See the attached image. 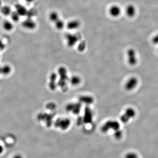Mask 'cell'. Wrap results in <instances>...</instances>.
Listing matches in <instances>:
<instances>
[{
  "mask_svg": "<svg viewBox=\"0 0 158 158\" xmlns=\"http://www.w3.org/2000/svg\"><path fill=\"white\" fill-rule=\"evenodd\" d=\"M121 129L120 123L115 120H110L107 121L101 127V131L104 133H107L110 130L114 132Z\"/></svg>",
  "mask_w": 158,
  "mask_h": 158,
  "instance_id": "obj_1",
  "label": "cell"
},
{
  "mask_svg": "<svg viewBox=\"0 0 158 158\" xmlns=\"http://www.w3.org/2000/svg\"><path fill=\"white\" fill-rule=\"evenodd\" d=\"M136 115V111L132 107H128L126 109L124 113L121 115L120 120L124 124H127L131 119L135 118Z\"/></svg>",
  "mask_w": 158,
  "mask_h": 158,
  "instance_id": "obj_2",
  "label": "cell"
},
{
  "mask_svg": "<svg viewBox=\"0 0 158 158\" xmlns=\"http://www.w3.org/2000/svg\"><path fill=\"white\" fill-rule=\"evenodd\" d=\"M139 80L137 77L132 76L127 79L124 84V89L129 91L135 90L138 86Z\"/></svg>",
  "mask_w": 158,
  "mask_h": 158,
  "instance_id": "obj_3",
  "label": "cell"
},
{
  "mask_svg": "<svg viewBox=\"0 0 158 158\" xmlns=\"http://www.w3.org/2000/svg\"><path fill=\"white\" fill-rule=\"evenodd\" d=\"M127 60L128 64L130 66H135L138 61L137 54L135 50L133 48H130L127 50Z\"/></svg>",
  "mask_w": 158,
  "mask_h": 158,
  "instance_id": "obj_4",
  "label": "cell"
},
{
  "mask_svg": "<svg viewBox=\"0 0 158 158\" xmlns=\"http://www.w3.org/2000/svg\"><path fill=\"white\" fill-rule=\"evenodd\" d=\"M109 12L110 16L113 18H117L121 15L122 10L118 5H113L109 8Z\"/></svg>",
  "mask_w": 158,
  "mask_h": 158,
  "instance_id": "obj_5",
  "label": "cell"
},
{
  "mask_svg": "<svg viewBox=\"0 0 158 158\" xmlns=\"http://www.w3.org/2000/svg\"><path fill=\"white\" fill-rule=\"evenodd\" d=\"M22 26L24 28L28 30H33L35 29L37 24L35 22L29 18L25 20L22 23Z\"/></svg>",
  "mask_w": 158,
  "mask_h": 158,
  "instance_id": "obj_6",
  "label": "cell"
},
{
  "mask_svg": "<svg viewBox=\"0 0 158 158\" xmlns=\"http://www.w3.org/2000/svg\"><path fill=\"white\" fill-rule=\"evenodd\" d=\"M125 13L126 15L129 18L135 17L136 14L137 9L135 6L132 4H129L125 8Z\"/></svg>",
  "mask_w": 158,
  "mask_h": 158,
  "instance_id": "obj_7",
  "label": "cell"
},
{
  "mask_svg": "<svg viewBox=\"0 0 158 158\" xmlns=\"http://www.w3.org/2000/svg\"><path fill=\"white\" fill-rule=\"evenodd\" d=\"M70 121L67 119H60L56 122V127H59L61 129L65 130L67 129L70 125Z\"/></svg>",
  "mask_w": 158,
  "mask_h": 158,
  "instance_id": "obj_8",
  "label": "cell"
},
{
  "mask_svg": "<svg viewBox=\"0 0 158 158\" xmlns=\"http://www.w3.org/2000/svg\"><path fill=\"white\" fill-rule=\"evenodd\" d=\"M66 37L67 41L68 44L70 47L73 46L78 40V36L72 34H67Z\"/></svg>",
  "mask_w": 158,
  "mask_h": 158,
  "instance_id": "obj_9",
  "label": "cell"
},
{
  "mask_svg": "<svg viewBox=\"0 0 158 158\" xmlns=\"http://www.w3.org/2000/svg\"><path fill=\"white\" fill-rule=\"evenodd\" d=\"M15 11L19 14L20 16L28 15L29 11L22 4H17L15 5Z\"/></svg>",
  "mask_w": 158,
  "mask_h": 158,
  "instance_id": "obj_10",
  "label": "cell"
},
{
  "mask_svg": "<svg viewBox=\"0 0 158 158\" xmlns=\"http://www.w3.org/2000/svg\"><path fill=\"white\" fill-rule=\"evenodd\" d=\"M80 22L78 20H71L67 23V27L69 30H74L78 29L80 26Z\"/></svg>",
  "mask_w": 158,
  "mask_h": 158,
  "instance_id": "obj_11",
  "label": "cell"
},
{
  "mask_svg": "<svg viewBox=\"0 0 158 158\" xmlns=\"http://www.w3.org/2000/svg\"><path fill=\"white\" fill-rule=\"evenodd\" d=\"M12 70V67L10 65H0V76H8L11 73Z\"/></svg>",
  "mask_w": 158,
  "mask_h": 158,
  "instance_id": "obj_12",
  "label": "cell"
},
{
  "mask_svg": "<svg viewBox=\"0 0 158 158\" xmlns=\"http://www.w3.org/2000/svg\"><path fill=\"white\" fill-rule=\"evenodd\" d=\"M0 12L5 16H10L12 11L11 8L8 5H2L0 7Z\"/></svg>",
  "mask_w": 158,
  "mask_h": 158,
  "instance_id": "obj_13",
  "label": "cell"
},
{
  "mask_svg": "<svg viewBox=\"0 0 158 158\" xmlns=\"http://www.w3.org/2000/svg\"><path fill=\"white\" fill-rule=\"evenodd\" d=\"M4 30L7 31H10L13 29V25L10 21L6 20L4 21L2 24Z\"/></svg>",
  "mask_w": 158,
  "mask_h": 158,
  "instance_id": "obj_14",
  "label": "cell"
},
{
  "mask_svg": "<svg viewBox=\"0 0 158 158\" xmlns=\"http://www.w3.org/2000/svg\"><path fill=\"white\" fill-rule=\"evenodd\" d=\"M59 15L57 12H52L49 14V20L51 22L55 23L60 19Z\"/></svg>",
  "mask_w": 158,
  "mask_h": 158,
  "instance_id": "obj_15",
  "label": "cell"
},
{
  "mask_svg": "<svg viewBox=\"0 0 158 158\" xmlns=\"http://www.w3.org/2000/svg\"><path fill=\"white\" fill-rule=\"evenodd\" d=\"M55 23V26L56 28L58 30H61L64 28L65 26V23L63 20L59 19L58 21H57Z\"/></svg>",
  "mask_w": 158,
  "mask_h": 158,
  "instance_id": "obj_16",
  "label": "cell"
},
{
  "mask_svg": "<svg viewBox=\"0 0 158 158\" xmlns=\"http://www.w3.org/2000/svg\"><path fill=\"white\" fill-rule=\"evenodd\" d=\"M10 16L11 17V19L14 22H18L20 20V16L15 11L14 12H12Z\"/></svg>",
  "mask_w": 158,
  "mask_h": 158,
  "instance_id": "obj_17",
  "label": "cell"
},
{
  "mask_svg": "<svg viewBox=\"0 0 158 158\" xmlns=\"http://www.w3.org/2000/svg\"><path fill=\"white\" fill-rule=\"evenodd\" d=\"M124 158H140L139 157L138 154L136 152L130 151L127 153L125 156Z\"/></svg>",
  "mask_w": 158,
  "mask_h": 158,
  "instance_id": "obj_18",
  "label": "cell"
},
{
  "mask_svg": "<svg viewBox=\"0 0 158 158\" xmlns=\"http://www.w3.org/2000/svg\"><path fill=\"white\" fill-rule=\"evenodd\" d=\"M123 133L121 129H119L118 131L114 133V136L116 139H120L123 137Z\"/></svg>",
  "mask_w": 158,
  "mask_h": 158,
  "instance_id": "obj_19",
  "label": "cell"
},
{
  "mask_svg": "<svg viewBox=\"0 0 158 158\" xmlns=\"http://www.w3.org/2000/svg\"><path fill=\"white\" fill-rule=\"evenodd\" d=\"M151 42L155 45H158V33L152 37Z\"/></svg>",
  "mask_w": 158,
  "mask_h": 158,
  "instance_id": "obj_20",
  "label": "cell"
},
{
  "mask_svg": "<svg viewBox=\"0 0 158 158\" xmlns=\"http://www.w3.org/2000/svg\"><path fill=\"white\" fill-rule=\"evenodd\" d=\"M12 158H23L22 155H20V154H16Z\"/></svg>",
  "mask_w": 158,
  "mask_h": 158,
  "instance_id": "obj_21",
  "label": "cell"
},
{
  "mask_svg": "<svg viewBox=\"0 0 158 158\" xmlns=\"http://www.w3.org/2000/svg\"><path fill=\"white\" fill-rule=\"evenodd\" d=\"M4 151V148L0 144V155Z\"/></svg>",
  "mask_w": 158,
  "mask_h": 158,
  "instance_id": "obj_22",
  "label": "cell"
},
{
  "mask_svg": "<svg viewBox=\"0 0 158 158\" xmlns=\"http://www.w3.org/2000/svg\"><path fill=\"white\" fill-rule=\"evenodd\" d=\"M25 1L28 3H30L33 2L34 0H25Z\"/></svg>",
  "mask_w": 158,
  "mask_h": 158,
  "instance_id": "obj_23",
  "label": "cell"
},
{
  "mask_svg": "<svg viewBox=\"0 0 158 158\" xmlns=\"http://www.w3.org/2000/svg\"><path fill=\"white\" fill-rule=\"evenodd\" d=\"M3 5L2 2V1L1 0H0V7Z\"/></svg>",
  "mask_w": 158,
  "mask_h": 158,
  "instance_id": "obj_24",
  "label": "cell"
}]
</instances>
